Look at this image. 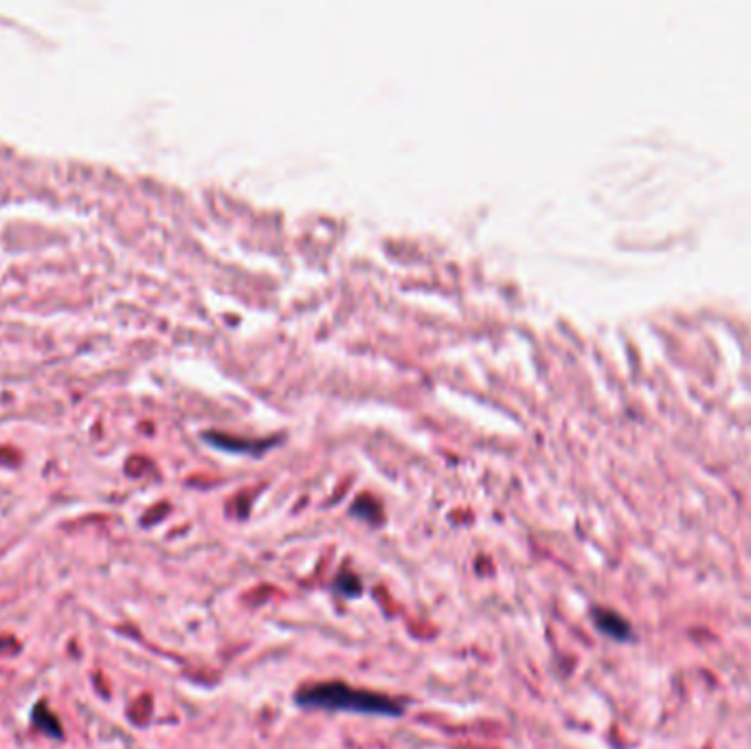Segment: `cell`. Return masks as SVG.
<instances>
[{"label":"cell","mask_w":751,"mask_h":749,"mask_svg":"<svg viewBox=\"0 0 751 749\" xmlns=\"http://www.w3.org/2000/svg\"><path fill=\"white\" fill-rule=\"evenodd\" d=\"M594 616H596L598 627L605 633H609L611 638H616V640H627L629 638V625L620 616H616L611 611H602V609H598Z\"/></svg>","instance_id":"cell-2"},{"label":"cell","mask_w":751,"mask_h":749,"mask_svg":"<svg viewBox=\"0 0 751 749\" xmlns=\"http://www.w3.org/2000/svg\"><path fill=\"white\" fill-rule=\"evenodd\" d=\"M297 702L308 708H328V710H352L363 715H384L400 717L402 708L384 697L368 691H355L346 684H317L300 693Z\"/></svg>","instance_id":"cell-1"}]
</instances>
